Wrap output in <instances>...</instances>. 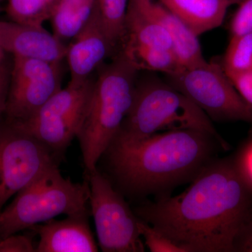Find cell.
Instances as JSON below:
<instances>
[{
	"instance_id": "cell-17",
	"label": "cell",
	"mask_w": 252,
	"mask_h": 252,
	"mask_svg": "<svg viewBox=\"0 0 252 252\" xmlns=\"http://www.w3.org/2000/svg\"><path fill=\"white\" fill-rule=\"evenodd\" d=\"M97 7V0H54L49 21L53 34L64 42L72 40L87 24Z\"/></svg>"
},
{
	"instance_id": "cell-16",
	"label": "cell",
	"mask_w": 252,
	"mask_h": 252,
	"mask_svg": "<svg viewBox=\"0 0 252 252\" xmlns=\"http://www.w3.org/2000/svg\"><path fill=\"white\" fill-rule=\"evenodd\" d=\"M123 46H148L172 50L168 33L141 0L128 1L125 36L121 47Z\"/></svg>"
},
{
	"instance_id": "cell-15",
	"label": "cell",
	"mask_w": 252,
	"mask_h": 252,
	"mask_svg": "<svg viewBox=\"0 0 252 252\" xmlns=\"http://www.w3.org/2000/svg\"><path fill=\"white\" fill-rule=\"evenodd\" d=\"M197 36L220 27L233 0H158Z\"/></svg>"
},
{
	"instance_id": "cell-27",
	"label": "cell",
	"mask_w": 252,
	"mask_h": 252,
	"mask_svg": "<svg viewBox=\"0 0 252 252\" xmlns=\"http://www.w3.org/2000/svg\"><path fill=\"white\" fill-rule=\"evenodd\" d=\"M234 252H252V206L235 238Z\"/></svg>"
},
{
	"instance_id": "cell-22",
	"label": "cell",
	"mask_w": 252,
	"mask_h": 252,
	"mask_svg": "<svg viewBox=\"0 0 252 252\" xmlns=\"http://www.w3.org/2000/svg\"><path fill=\"white\" fill-rule=\"evenodd\" d=\"M139 232L144 240V245L152 252H189L187 248L172 241L166 235L152 225L139 219Z\"/></svg>"
},
{
	"instance_id": "cell-19",
	"label": "cell",
	"mask_w": 252,
	"mask_h": 252,
	"mask_svg": "<svg viewBox=\"0 0 252 252\" xmlns=\"http://www.w3.org/2000/svg\"><path fill=\"white\" fill-rule=\"evenodd\" d=\"M52 4L50 0H9L6 11L14 22L43 27L49 20Z\"/></svg>"
},
{
	"instance_id": "cell-26",
	"label": "cell",
	"mask_w": 252,
	"mask_h": 252,
	"mask_svg": "<svg viewBox=\"0 0 252 252\" xmlns=\"http://www.w3.org/2000/svg\"><path fill=\"white\" fill-rule=\"evenodd\" d=\"M227 76L239 94L252 109V70Z\"/></svg>"
},
{
	"instance_id": "cell-2",
	"label": "cell",
	"mask_w": 252,
	"mask_h": 252,
	"mask_svg": "<svg viewBox=\"0 0 252 252\" xmlns=\"http://www.w3.org/2000/svg\"><path fill=\"white\" fill-rule=\"evenodd\" d=\"M228 150L217 137L205 131L182 130L154 134L137 141L116 136L102 157L118 187L134 197L158 198L176 187L190 182Z\"/></svg>"
},
{
	"instance_id": "cell-14",
	"label": "cell",
	"mask_w": 252,
	"mask_h": 252,
	"mask_svg": "<svg viewBox=\"0 0 252 252\" xmlns=\"http://www.w3.org/2000/svg\"><path fill=\"white\" fill-rule=\"evenodd\" d=\"M157 18L171 39L172 51L184 68L205 63L201 46L197 36L178 16L158 0H141Z\"/></svg>"
},
{
	"instance_id": "cell-30",
	"label": "cell",
	"mask_w": 252,
	"mask_h": 252,
	"mask_svg": "<svg viewBox=\"0 0 252 252\" xmlns=\"http://www.w3.org/2000/svg\"><path fill=\"white\" fill-rule=\"evenodd\" d=\"M233 1H234L235 2V1H240L241 0H233Z\"/></svg>"
},
{
	"instance_id": "cell-9",
	"label": "cell",
	"mask_w": 252,
	"mask_h": 252,
	"mask_svg": "<svg viewBox=\"0 0 252 252\" xmlns=\"http://www.w3.org/2000/svg\"><path fill=\"white\" fill-rule=\"evenodd\" d=\"M59 160L34 136L9 121L0 125V212L9 199Z\"/></svg>"
},
{
	"instance_id": "cell-5",
	"label": "cell",
	"mask_w": 252,
	"mask_h": 252,
	"mask_svg": "<svg viewBox=\"0 0 252 252\" xmlns=\"http://www.w3.org/2000/svg\"><path fill=\"white\" fill-rule=\"evenodd\" d=\"M90 187L64 178L54 165L16 195L0 212V238L16 234L59 215H89Z\"/></svg>"
},
{
	"instance_id": "cell-18",
	"label": "cell",
	"mask_w": 252,
	"mask_h": 252,
	"mask_svg": "<svg viewBox=\"0 0 252 252\" xmlns=\"http://www.w3.org/2000/svg\"><path fill=\"white\" fill-rule=\"evenodd\" d=\"M120 51L138 72H161L172 77L184 69L172 49L148 46H123Z\"/></svg>"
},
{
	"instance_id": "cell-20",
	"label": "cell",
	"mask_w": 252,
	"mask_h": 252,
	"mask_svg": "<svg viewBox=\"0 0 252 252\" xmlns=\"http://www.w3.org/2000/svg\"><path fill=\"white\" fill-rule=\"evenodd\" d=\"M129 0H97V9L106 31L116 47L125 36L126 13Z\"/></svg>"
},
{
	"instance_id": "cell-7",
	"label": "cell",
	"mask_w": 252,
	"mask_h": 252,
	"mask_svg": "<svg viewBox=\"0 0 252 252\" xmlns=\"http://www.w3.org/2000/svg\"><path fill=\"white\" fill-rule=\"evenodd\" d=\"M90 187L89 203L98 245L104 252H143L139 218L120 192L97 168L86 172Z\"/></svg>"
},
{
	"instance_id": "cell-10",
	"label": "cell",
	"mask_w": 252,
	"mask_h": 252,
	"mask_svg": "<svg viewBox=\"0 0 252 252\" xmlns=\"http://www.w3.org/2000/svg\"><path fill=\"white\" fill-rule=\"evenodd\" d=\"M61 62L14 57L5 114L7 121L27 120L62 89Z\"/></svg>"
},
{
	"instance_id": "cell-1",
	"label": "cell",
	"mask_w": 252,
	"mask_h": 252,
	"mask_svg": "<svg viewBox=\"0 0 252 252\" xmlns=\"http://www.w3.org/2000/svg\"><path fill=\"white\" fill-rule=\"evenodd\" d=\"M252 206V194L230 157L215 159L179 195L144 202L133 211L189 252H234Z\"/></svg>"
},
{
	"instance_id": "cell-8",
	"label": "cell",
	"mask_w": 252,
	"mask_h": 252,
	"mask_svg": "<svg viewBox=\"0 0 252 252\" xmlns=\"http://www.w3.org/2000/svg\"><path fill=\"white\" fill-rule=\"evenodd\" d=\"M170 84L189 97L210 118L218 122L252 124V109L242 98L221 64L205 61L184 68L169 77Z\"/></svg>"
},
{
	"instance_id": "cell-23",
	"label": "cell",
	"mask_w": 252,
	"mask_h": 252,
	"mask_svg": "<svg viewBox=\"0 0 252 252\" xmlns=\"http://www.w3.org/2000/svg\"><path fill=\"white\" fill-rule=\"evenodd\" d=\"M231 158L235 170L252 194V135Z\"/></svg>"
},
{
	"instance_id": "cell-29",
	"label": "cell",
	"mask_w": 252,
	"mask_h": 252,
	"mask_svg": "<svg viewBox=\"0 0 252 252\" xmlns=\"http://www.w3.org/2000/svg\"><path fill=\"white\" fill-rule=\"evenodd\" d=\"M5 54L6 52L0 46V66L5 62Z\"/></svg>"
},
{
	"instance_id": "cell-28",
	"label": "cell",
	"mask_w": 252,
	"mask_h": 252,
	"mask_svg": "<svg viewBox=\"0 0 252 252\" xmlns=\"http://www.w3.org/2000/svg\"><path fill=\"white\" fill-rule=\"evenodd\" d=\"M11 69L6 62L0 66V118L6 111V102L9 94Z\"/></svg>"
},
{
	"instance_id": "cell-21",
	"label": "cell",
	"mask_w": 252,
	"mask_h": 252,
	"mask_svg": "<svg viewBox=\"0 0 252 252\" xmlns=\"http://www.w3.org/2000/svg\"><path fill=\"white\" fill-rule=\"evenodd\" d=\"M221 66L227 75L252 70V32L230 38Z\"/></svg>"
},
{
	"instance_id": "cell-31",
	"label": "cell",
	"mask_w": 252,
	"mask_h": 252,
	"mask_svg": "<svg viewBox=\"0 0 252 252\" xmlns=\"http://www.w3.org/2000/svg\"><path fill=\"white\" fill-rule=\"evenodd\" d=\"M50 1H52V2H54V0H50Z\"/></svg>"
},
{
	"instance_id": "cell-12",
	"label": "cell",
	"mask_w": 252,
	"mask_h": 252,
	"mask_svg": "<svg viewBox=\"0 0 252 252\" xmlns=\"http://www.w3.org/2000/svg\"><path fill=\"white\" fill-rule=\"evenodd\" d=\"M0 46L14 57L61 63L67 45L44 27L0 21Z\"/></svg>"
},
{
	"instance_id": "cell-13",
	"label": "cell",
	"mask_w": 252,
	"mask_h": 252,
	"mask_svg": "<svg viewBox=\"0 0 252 252\" xmlns=\"http://www.w3.org/2000/svg\"><path fill=\"white\" fill-rule=\"evenodd\" d=\"M88 215L51 220L30 229L39 235L37 252H97L98 247L89 226Z\"/></svg>"
},
{
	"instance_id": "cell-24",
	"label": "cell",
	"mask_w": 252,
	"mask_h": 252,
	"mask_svg": "<svg viewBox=\"0 0 252 252\" xmlns=\"http://www.w3.org/2000/svg\"><path fill=\"white\" fill-rule=\"evenodd\" d=\"M232 36L252 32V0H241L230 23Z\"/></svg>"
},
{
	"instance_id": "cell-33",
	"label": "cell",
	"mask_w": 252,
	"mask_h": 252,
	"mask_svg": "<svg viewBox=\"0 0 252 252\" xmlns=\"http://www.w3.org/2000/svg\"><path fill=\"white\" fill-rule=\"evenodd\" d=\"M0 1H1V0H0Z\"/></svg>"
},
{
	"instance_id": "cell-11",
	"label": "cell",
	"mask_w": 252,
	"mask_h": 252,
	"mask_svg": "<svg viewBox=\"0 0 252 252\" xmlns=\"http://www.w3.org/2000/svg\"><path fill=\"white\" fill-rule=\"evenodd\" d=\"M116 49L97 6L89 22L67 45L65 59L70 72L69 81L81 83L89 80Z\"/></svg>"
},
{
	"instance_id": "cell-3",
	"label": "cell",
	"mask_w": 252,
	"mask_h": 252,
	"mask_svg": "<svg viewBox=\"0 0 252 252\" xmlns=\"http://www.w3.org/2000/svg\"><path fill=\"white\" fill-rule=\"evenodd\" d=\"M137 72L120 51L100 67L77 136L86 172L97 168L120 130L133 100Z\"/></svg>"
},
{
	"instance_id": "cell-32",
	"label": "cell",
	"mask_w": 252,
	"mask_h": 252,
	"mask_svg": "<svg viewBox=\"0 0 252 252\" xmlns=\"http://www.w3.org/2000/svg\"><path fill=\"white\" fill-rule=\"evenodd\" d=\"M0 240H1V238H0Z\"/></svg>"
},
{
	"instance_id": "cell-4",
	"label": "cell",
	"mask_w": 252,
	"mask_h": 252,
	"mask_svg": "<svg viewBox=\"0 0 252 252\" xmlns=\"http://www.w3.org/2000/svg\"><path fill=\"white\" fill-rule=\"evenodd\" d=\"M182 130L205 131L229 147L210 118L187 96L172 84L147 79L136 83L132 105L116 136L137 141L162 132Z\"/></svg>"
},
{
	"instance_id": "cell-6",
	"label": "cell",
	"mask_w": 252,
	"mask_h": 252,
	"mask_svg": "<svg viewBox=\"0 0 252 252\" xmlns=\"http://www.w3.org/2000/svg\"><path fill=\"white\" fill-rule=\"evenodd\" d=\"M94 84L91 78L81 83L69 81L32 117L12 123L34 136L59 161L80 130Z\"/></svg>"
},
{
	"instance_id": "cell-25",
	"label": "cell",
	"mask_w": 252,
	"mask_h": 252,
	"mask_svg": "<svg viewBox=\"0 0 252 252\" xmlns=\"http://www.w3.org/2000/svg\"><path fill=\"white\" fill-rule=\"evenodd\" d=\"M36 247L27 235L13 234L0 240V252H33Z\"/></svg>"
}]
</instances>
